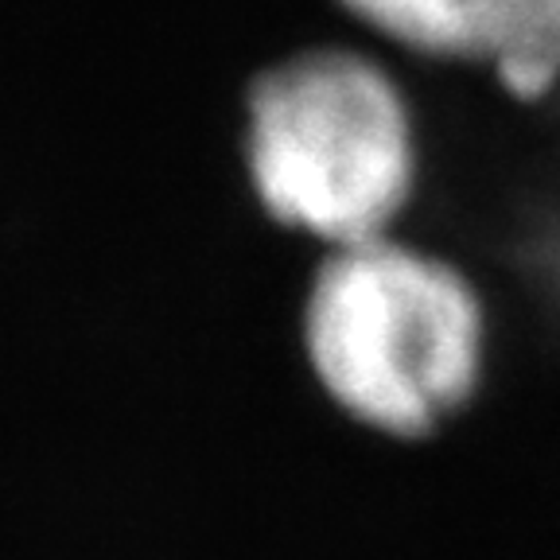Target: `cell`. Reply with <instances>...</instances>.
<instances>
[{"instance_id":"1","label":"cell","mask_w":560,"mask_h":560,"mask_svg":"<svg viewBox=\"0 0 560 560\" xmlns=\"http://www.w3.org/2000/svg\"><path fill=\"white\" fill-rule=\"evenodd\" d=\"M300 339L335 409L377 436L417 440L479 394L487 307L464 269L385 234L319 261Z\"/></svg>"},{"instance_id":"2","label":"cell","mask_w":560,"mask_h":560,"mask_svg":"<svg viewBox=\"0 0 560 560\" xmlns=\"http://www.w3.org/2000/svg\"><path fill=\"white\" fill-rule=\"evenodd\" d=\"M245 172L277 226L327 249L394 234L417 191L409 102L370 55L292 51L249 82Z\"/></svg>"},{"instance_id":"3","label":"cell","mask_w":560,"mask_h":560,"mask_svg":"<svg viewBox=\"0 0 560 560\" xmlns=\"http://www.w3.org/2000/svg\"><path fill=\"white\" fill-rule=\"evenodd\" d=\"M339 9L420 59L490 70L522 102L560 82V35L537 0H339Z\"/></svg>"},{"instance_id":"4","label":"cell","mask_w":560,"mask_h":560,"mask_svg":"<svg viewBox=\"0 0 560 560\" xmlns=\"http://www.w3.org/2000/svg\"><path fill=\"white\" fill-rule=\"evenodd\" d=\"M541 4V12L549 16V24H552V32L560 35V0H537Z\"/></svg>"}]
</instances>
